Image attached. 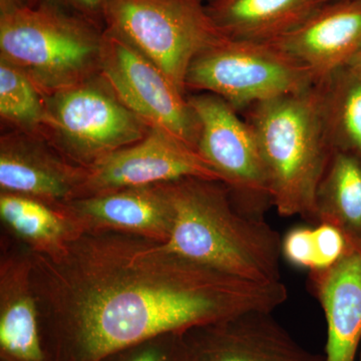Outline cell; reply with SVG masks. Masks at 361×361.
<instances>
[{"instance_id": "obj_3", "label": "cell", "mask_w": 361, "mask_h": 361, "mask_svg": "<svg viewBox=\"0 0 361 361\" xmlns=\"http://www.w3.org/2000/svg\"><path fill=\"white\" fill-rule=\"evenodd\" d=\"M244 111L264 161L272 206L283 217L317 222L316 196L334 154L323 126L317 84Z\"/></svg>"}, {"instance_id": "obj_6", "label": "cell", "mask_w": 361, "mask_h": 361, "mask_svg": "<svg viewBox=\"0 0 361 361\" xmlns=\"http://www.w3.org/2000/svg\"><path fill=\"white\" fill-rule=\"evenodd\" d=\"M104 30L153 61L183 94L192 61L225 37L202 0H104Z\"/></svg>"}, {"instance_id": "obj_4", "label": "cell", "mask_w": 361, "mask_h": 361, "mask_svg": "<svg viewBox=\"0 0 361 361\" xmlns=\"http://www.w3.org/2000/svg\"><path fill=\"white\" fill-rule=\"evenodd\" d=\"M104 30L47 0L6 9L0 59L51 96L99 73Z\"/></svg>"}, {"instance_id": "obj_18", "label": "cell", "mask_w": 361, "mask_h": 361, "mask_svg": "<svg viewBox=\"0 0 361 361\" xmlns=\"http://www.w3.org/2000/svg\"><path fill=\"white\" fill-rule=\"evenodd\" d=\"M0 220L14 242L45 256L58 255L85 233L63 204L23 195L0 193Z\"/></svg>"}, {"instance_id": "obj_5", "label": "cell", "mask_w": 361, "mask_h": 361, "mask_svg": "<svg viewBox=\"0 0 361 361\" xmlns=\"http://www.w3.org/2000/svg\"><path fill=\"white\" fill-rule=\"evenodd\" d=\"M40 135L68 160L92 168L141 141L151 128L116 97L99 73L44 96Z\"/></svg>"}, {"instance_id": "obj_22", "label": "cell", "mask_w": 361, "mask_h": 361, "mask_svg": "<svg viewBox=\"0 0 361 361\" xmlns=\"http://www.w3.org/2000/svg\"><path fill=\"white\" fill-rule=\"evenodd\" d=\"M99 361H195L185 332H169L114 351Z\"/></svg>"}, {"instance_id": "obj_14", "label": "cell", "mask_w": 361, "mask_h": 361, "mask_svg": "<svg viewBox=\"0 0 361 361\" xmlns=\"http://www.w3.org/2000/svg\"><path fill=\"white\" fill-rule=\"evenodd\" d=\"M63 206L84 232L126 233L163 244L174 221L169 183L82 197Z\"/></svg>"}, {"instance_id": "obj_15", "label": "cell", "mask_w": 361, "mask_h": 361, "mask_svg": "<svg viewBox=\"0 0 361 361\" xmlns=\"http://www.w3.org/2000/svg\"><path fill=\"white\" fill-rule=\"evenodd\" d=\"M270 44L307 66L317 82L346 68L361 51V0H330Z\"/></svg>"}, {"instance_id": "obj_2", "label": "cell", "mask_w": 361, "mask_h": 361, "mask_svg": "<svg viewBox=\"0 0 361 361\" xmlns=\"http://www.w3.org/2000/svg\"><path fill=\"white\" fill-rule=\"evenodd\" d=\"M169 188L174 209L169 250L249 281H282L279 234L261 216L241 210L224 183L185 178Z\"/></svg>"}, {"instance_id": "obj_26", "label": "cell", "mask_w": 361, "mask_h": 361, "mask_svg": "<svg viewBox=\"0 0 361 361\" xmlns=\"http://www.w3.org/2000/svg\"><path fill=\"white\" fill-rule=\"evenodd\" d=\"M346 68L361 80V51L356 54Z\"/></svg>"}, {"instance_id": "obj_10", "label": "cell", "mask_w": 361, "mask_h": 361, "mask_svg": "<svg viewBox=\"0 0 361 361\" xmlns=\"http://www.w3.org/2000/svg\"><path fill=\"white\" fill-rule=\"evenodd\" d=\"M185 178L223 183L198 151L165 130L151 128L141 141L118 149L90 168L78 198Z\"/></svg>"}, {"instance_id": "obj_17", "label": "cell", "mask_w": 361, "mask_h": 361, "mask_svg": "<svg viewBox=\"0 0 361 361\" xmlns=\"http://www.w3.org/2000/svg\"><path fill=\"white\" fill-rule=\"evenodd\" d=\"M330 0H210L209 18L225 37L272 42L295 30Z\"/></svg>"}, {"instance_id": "obj_7", "label": "cell", "mask_w": 361, "mask_h": 361, "mask_svg": "<svg viewBox=\"0 0 361 361\" xmlns=\"http://www.w3.org/2000/svg\"><path fill=\"white\" fill-rule=\"evenodd\" d=\"M186 90L222 97L237 111L316 84L312 71L270 42L224 37L199 54L186 77Z\"/></svg>"}, {"instance_id": "obj_25", "label": "cell", "mask_w": 361, "mask_h": 361, "mask_svg": "<svg viewBox=\"0 0 361 361\" xmlns=\"http://www.w3.org/2000/svg\"><path fill=\"white\" fill-rule=\"evenodd\" d=\"M104 30V0H47Z\"/></svg>"}, {"instance_id": "obj_27", "label": "cell", "mask_w": 361, "mask_h": 361, "mask_svg": "<svg viewBox=\"0 0 361 361\" xmlns=\"http://www.w3.org/2000/svg\"><path fill=\"white\" fill-rule=\"evenodd\" d=\"M0 361H13V360H6V358H0Z\"/></svg>"}, {"instance_id": "obj_29", "label": "cell", "mask_w": 361, "mask_h": 361, "mask_svg": "<svg viewBox=\"0 0 361 361\" xmlns=\"http://www.w3.org/2000/svg\"><path fill=\"white\" fill-rule=\"evenodd\" d=\"M360 361H361V343H360Z\"/></svg>"}, {"instance_id": "obj_8", "label": "cell", "mask_w": 361, "mask_h": 361, "mask_svg": "<svg viewBox=\"0 0 361 361\" xmlns=\"http://www.w3.org/2000/svg\"><path fill=\"white\" fill-rule=\"evenodd\" d=\"M99 75L149 128L165 130L198 151L201 126L185 94L129 42L104 30Z\"/></svg>"}, {"instance_id": "obj_23", "label": "cell", "mask_w": 361, "mask_h": 361, "mask_svg": "<svg viewBox=\"0 0 361 361\" xmlns=\"http://www.w3.org/2000/svg\"><path fill=\"white\" fill-rule=\"evenodd\" d=\"M313 238L315 248L313 273L329 269L349 252L355 250L344 233L329 223H319L313 229Z\"/></svg>"}, {"instance_id": "obj_13", "label": "cell", "mask_w": 361, "mask_h": 361, "mask_svg": "<svg viewBox=\"0 0 361 361\" xmlns=\"http://www.w3.org/2000/svg\"><path fill=\"white\" fill-rule=\"evenodd\" d=\"M0 358L52 361L33 286L30 251L18 243L2 246L0 257Z\"/></svg>"}, {"instance_id": "obj_9", "label": "cell", "mask_w": 361, "mask_h": 361, "mask_svg": "<svg viewBox=\"0 0 361 361\" xmlns=\"http://www.w3.org/2000/svg\"><path fill=\"white\" fill-rule=\"evenodd\" d=\"M188 102L200 122L199 153L217 171L241 210L262 216L272 200L264 161L250 126L215 94L203 92Z\"/></svg>"}, {"instance_id": "obj_11", "label": "cell", "mask_w": 361, "mask_h": 361, "mask_svg": "<svg viewBox=\"0 0 361 361\" xmlns=\"http://www.w3.org/2000/svg\"><path fill=\"white\" fill-rule=\"evenodd\" d=\"M89 169L61 155L42 135L16 130L0 139V193L63 205L80 197Z\"/></svg>"}, {"instance_id": "obj_12", "label": "cell", "mask_w": 361, "mask_h": 361, "mask_svg": "<svg viewBox=\"0 0 361 361\" xmlns=\"http://www.w3.org/2000/svg\"><path fill=\"white\" fill-rule=\"evenodd\" d=\"M271 313L249 311L188 330L195 361H325L301 346Z\"/></svg>"}, {"instance_id": "obj_16", "label": "cell", "mask_w": 361, "mask_h": 361, "mask_svg": "<svg viewBox=\"0 0 361 361\" xmlns=\"http://www.w3.org/2000/svg\"><path fill=\"white\" fill-rule=\"evenodd\" d=\"M313 274L327 323L325 361H355L361 343V248Z\"/></svg>"}, {"instance_id": "obj_19", "label": "cell", "mask_w": 361, "mask_h": 361, "mask_svg": "<svg viewBox=\"0 0 361 361\" xmlns=\"http://www.w3.org/2000/svg\"><path fill=\"white\" fill-rule=\"evenodd\" d=\"M317 222L336 226L355 249L361 248V161L334 152L316 196Z\"/></svg>"}, {"instance_id": "obj_20", "label": "cell", "mask_w": 361, "mask_h": 361, "mask_svg": "<svg viewBox=\"0 0 361 361\" xmlns=\"http://www.w3.org/2000/svg\"><path fill=\"white\" fill-rule=\"evenodd\" d=\"M316 84L332 151L351 154L361 161V80L343 68Z\"/></svg>"}, {"instance_id": "obj_1", "label": "cell", "mask_w": 361, "mask_h": 361, "mask_svg": "<svg viewBox=\"0 0 361 361\" xmlns=\"http://www.w3.org/2000/svg\"><path fill=\"white\" fill-rule=\"evenodd\" d=\"M30 256L52 361H99L160 334L273 312L288 299L282 281L225 274L126 233L85 232L58 255Z\"/></svg>"}, {"instance_id": "obj_28", "label": "cell", "mask_w": 361, "mask_h": 361, "mask_svg": "<svg viewBox=\"0 0 361 361\" xmlns=\"http://www.w3.org/2000/svg\"><path fill=\"white\" fill-rule=\"evenodd\" d=\"M202 1H203L204 4H207V2L210 1V0H202Z\"/></svg>"}, {"instance_id": "obj_21", "label": "cell", "mask_w": 361, "mask_h": 361, "mask_svg": "<svg viewBox=\"0 0 361 361\" xmlns=\"http://www.w3.org/2000/svg\"><path fill=\"white\" fill-rule=\"evenodd\" d=\"M0 116L23 132L40 135L44 96L16 66L0 59Z\"/></svg>"}, {"instance_id": "obj_24", "label": "cell", "mask_w": 361, "mask_h": 361, "mask_svg": "<svg viewBox=\"0 0 361 361\" xmlns=\"http://www.w3.org/2000/svg\"><path fill=\"white\" fill-rule=\"evenodd\" d=\"M282 254L292 265L312 271L315 259L313 229L298 227L290 230L282 240Z\"/></svg>"}]
</instances>
